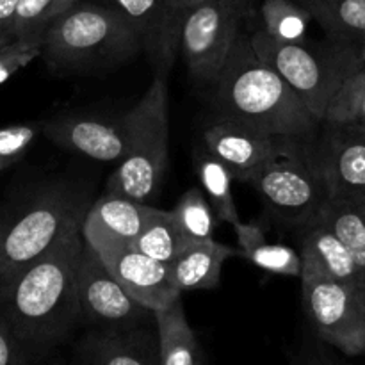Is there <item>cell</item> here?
Instances as JSON below:
<instances>
[{
	"label": "cell",
	"instance_id": "cell-39",
	"mask_svg": "<svg viewBox=\"0 0 365 365\" xmlns=\"http://www.w3.org/2000/svg\"><path fill=\"white\" fill-rule=\"evenodd\" d=\"M239 2H241V4H242V6H245V7H246V6H248V2H250V0H239Z\"/></svg>",
	"mask_w": 365,
	"mask_h": 365
},
{
	"label": "cell",
	"instance_id": "cell-22",
	"mask_svg": "<svg viewBox=\"0 0 365 365\" xmlns=\"http://www.w3.org/2000/svg\"><path fill=\"white\" fill-rule=\"evenodd\" d=\"M331 39L359 46L365 41V0H294Z\"/></svg>",
	"mask_w": 365,
	"mask_h": 365
},
{
	"label": "cell",
	"instance_id": "cell-11",
	"mask_svg": "<svg viewBox=\"0 0 365 365\" xmlns=\"http://www.w3.org/2000/svg\"><path fill=\"white\" fill-rule=\"evenodd\" d=\"M77 296L81 321L95 328H132L155 321V314L125 291L88 242L78 262Z\"/></svg>",
	"mask_w": 365,
	"mask_h": 365
},
{
	"label": "cell",
	"instance_id": "cell-14",
	"mask_svg": "<svg viewBox=\"0 0 365 365\" xmlns=\"http://www.w3.org/2000/svg\"><path fill=\"white\" fill-rule=\"evenodd\" d=\"M278 141L277 135L230 118L214 121L203 134V146L230 170L234 180L248 184Z\"/></svg>",
	"mask_w": 365,
	"mask_h": 365
},
{
	"label": "cell",
	"instance_id": "cell-40",
	"mask_svg": "<svg viewBox=\"0 0 365 365\" xmlns=\"http://www.w3.org/2000/svg\"><path fill=\"white\" fill-rule=\"evenodd\" d=\"M71 365H82L81 362H75V364H71Z\"/></svg>",
	"mask_w": 365,
	"mask_h": 365
},
{
	"label": "cell",
	"instance_id": "cell-21",
	"mask_svg": "<svg viewBox=\"0 0 365 365\" xmlns=\"http://www.w3.org/2000/svg\"><path fill=\"white\" fill-rule=\"evenodd\" d=\"M153 314L159 331L160 365H202L198 339L189 327L182 298Z\"/></svg>",
	"mask_w": 365,
	"mask_h": 365
},
{
	"label": "cell",
	"instance_id": "cell-24",
	"mask_svg": "<svg viewBox=\"0 0 365 365\" xmlns=\"http://www.w3.org/2000/svg\"><path fill=\"white\" fill-rule=\"evenodd\" d=\"M317 216L348 248L365 277V207L364 203L328 198Z\"/></svg>",
	"mask_w": 365,
	"mask_h": 365
},
{
	"label": "cell",
	"instance_id": "cell-20",
	"mask_svg": "<svg viewBox=\"0 0 365 365\" xmlns=\"http://www.w3.org/2000/svg\"><path fill=\"white\" fill-rule=\"evenodd\" d=\"M239 241V255L257 266L282 277L302 278L303 259L302 253L285 245H273L266 239L262 228L255 223H237L234 227Z\"/></svg>",
	"mask_w": 365,
	"mask_h": 365
},
{
	"label": "cell",
	"instance_id": "cell-13",
	"mask_svg": "<svg viewBox=\"0 0 365 365\" xmlns=\"http://www.w3.org/2000/svg\"><path fill=\"white\" fill-rule=\"evenodd\" d=\"M52 143L70 152L81 153L93 160L118 163L127 153L125 120L71 114L43 123V132Z\"/></svg>",
	"mask_w": 365,
	"mask_h": 365
},
{
	"label": "cell",
	"instance_id": "cell-10",
	"mask_svg": "<svg viewBox=\"0 0 365 365\" xmlns=\"http://www.w3.org/2000/svg\"><path fill=\"white\" fill-rule=\"evenodd\" d=\"M82 235L98 253L113 277L143 307L157 312L182 298V292L175 285L170 264L159 262L128 242L118 241L102 232L82 230Z\"/></svg>",
	"mask_w": 365,
	"mask_h": 365
},
{
	"label": "cell",
	"instance_id": "cell-17",
	"mask_svg": "<svg viewBox=\"0 0 365 365\" xmlns=\"http://www.w3.org/2000/svg\"><path fill=\"white\" fill-rule=\"evenodd\" d=\"M302 259L327 277L351 285H365V277L341 239L319 216L303 225Z\"/></svg>",
	"mask_w": 365,
	"mask_h": 365
},
{
	"label": "cell",
	"instance_id": "cell-5",
	"mask_svg": "<svg viewBox=\"0 0 365 365\" xmlns=\"http://www.w3.org/2000/svg\"><path fill=\"white\" fill-rule=\"evenodd\" d=\"M127 127V153L110 175V195L145 203L163 184L168 168V86L166 77L155 75L138 106L123 116Z\"/></svg>",
	"mask_w": 365,
	"mask_h": 365
},
{
	"label": "cell",
	"instance_id": "cell-35",
	"mask_svg": "<svg viewBox=\"0 0 365 365\" xmlns=\"http://www.w3.org/2000/svg\"><path fill=\"white\" fill-rule=\"evenodd\" d=\"M175 2V6L178 7V9H191V7H196V6H200V4H205V2H209V0H173ZM239 2V0H237ZM241 4V2H239Z\"/></svg>",
	"mask_w": 365,
	"mask_h": 365
},
{
	"label": "cell",
	"instance_id": "cell-23",
	"mask_svg": "<svg viewBox=\"0 0 365 365\" xmlns=\"http://www.w3.org/2000/svg\"><path fill=\"white\" fill-rule=\"evenodd\" d=\"M195 168L203 192L209 198L212 209L216 210L220 221L232 225V227L241 223L234 195H232L234 177H232L230 170L216 155H212L205 146H200L198 150H195Z\"/></svg>",
	"mask_w": 365,
	"mask_h": 365
},
{
	"label": "cell",
	"instance_id": "cell-30",
	"mask_svg": "<svg viewBox=\"0 0 365 365\" xmlns=\"http://www.w3.org/2000/svg\"><path fill=\"white\" fill-rule=\"evenodd\" d=\"M39 132H43V123H16L0 128V171L24 159Z\"/></svg>",
	"mask_w": 365,
	"mask_h": 365
},
{
	"label": "cell",
	"instance_id": "cell-12",
	"mask_svg": "<svg viewBox=\"0 0 365 365\" xmlns=\"http://www.w3.org/2000/svg\"><path fill=\"white\" fill-rule=\"evenodd\" d=\"M134 29L143 52L148 56L155 75L168 77L180 52L184 9L173 0H106Z\"/></svg>",
	"mask_w": 365,
	"mask_h": 365
},
{
	"label": "cell",
	"instance_id": "cell-9",
	"mask_svg": "<svg viewBox=\"0 0 365 365\" xmlns=\"http://www.w3.org/2000/svg\"><path fill=\"white\" fill-rule=\"evenodd\" d=\"M245 6L237 0H209L185 9L180 53L198 84H214L223 71L235 41Z\"/></svg>",
	"mask_w": 365,
	"mask_h": 365
},
{
	"label": "cell",
	"instance_id": "cell-41",
	"mask_svg": "<svg viewBox=\"0 0 365 365\" xmlns=\"http://www.w3.org/2000/svg\"><path fill=\"white\" fill-rule=\"evenodd\" d=\"M364 207H365V202H364Z\"/></svg>",
	"mask_w": 365,
	"mask_h": 365
},
{
	"label": "cell",
	"instance_id": "cell-4",
	"mask_svg": "<svg viewBox=\"0 0 365 365\" xmlns=\"http://www.w3.org/2000/svg\"><path fill=\"white\" fill-rule=\"evenodd\" d=\"M86 212L84 200L63 185H48L0 210V278L24 269L82 228Z\"/></svg>",
	"mask_w": 365,
	"mask_h": 365
},
{
	"label": "cell",
	"instance_id": "cell-37",
	"mask_svg": "<svg viewBox=\"0 0 365 365\" xmlns=\"http://www.w3.org/2000/svg\"><path fill=\"white\" fill-rule=\"evenodd\" d=\"M359 57H360V63L365 66V41L359 45Z\"/></svg>",
	"mask_w": 365,
	"mask_h": 365
},
{
	"label": "cell",
	"instance_id": "cell-16",
	"mask_svg": "<svg viewBox=\"0 0 365 365\" xmlns=\"http://www.w3.org/2000/svg\"><path fill=\"white\" fill-rule=\"evenodd\" d=\"M330 127L323 153L321 170L334 200L365 202V130L353 127Z\"/></svg>",
	"mask_w": 365,
	"mask_h": 365
},
{
	"label": "cell",
	"instance_id": "cell-33",
	"mask_svg": "<svg viewBox=\"0 0 365 365\" xmlns=\"http://www.w3.org/2000/svg\"><path fill=\"white\" fill-rule=\"evenodd\" d=\"M291 365H330V351L321 339L305 341L292 355Z\"/></svg>",
	"mask_w": 365,
	"mask_h": 365
},
{
	"label": "cell",
	"instance_id": "cell-32",
	"mask_svg": "<svg viewBox=\"0 0 365 365\" xmlns=\"http://www.w3.org/2000/svg\"><path fill=\"white\" fill-rule=\"evenodd\" d=\"M29 360L31 356L27 349L18 341L6 317L0 314V365H29Z\"/></svg>",
	"mask_w": 365,
	"mask_h": 365
},
{
	"label": "cell",
	"instance_id": "cell-18",
	"mask_svg": "<svg viewBox=\"0 0 365 365\" xmlns=\"http://www.w3.org/2000/svg\"><path fill=\"white\" fill-rule=\"evenodd\" d=\"M237 253L239 252H235L234 248L221 245L217 241L189 245L170 264L175 285L182 294L187 291L216 289L220 285L223 264Z\"/></svg>",
	"mask_w": 365,
	"mask_h": 365
},
{
	"label": "cell",
	"instance_id": "cell-36",
	"mask_svg": "<svg viewBox=\"0 0 365 365\" xmlns=\"http://www.w3.org/2000/svg\"><path fill=\"white\" fill-rule=\"evenodd\" d=\"M330 365H353L348 360H341V356H337L335 353H330Z\"/></svg>",
	"mask_w": 365,
	"mask_h": 365
},
{
	"label": "cell",
	"instance_id": "cell-38",
	"mask_svg": "<svg viewBox=\"0 0 365 365\" xmlns=\"http://www.w3.org/2000/svg\"><path fill=\"white\" fill-rule=\"evenodd\" d=\"M7 43H11V41H6V39H0V48H2L4 45H7Z\"/></svg>",
	"mask_w": 365,
	"mask_h": 365
},
{
	"label": "cell",
	"instance_id": "cell-8",
	"mask_svg": "<svg viewBox=\"0 0 365 365\" xmlns=\"http://www.w3.org/2000/svg\"><path fill=\"white\" fill-rule=\"evenodd\" d=\"M299 280L316 337L346 356L365 355V285L334 280L307 262Z\"/></svg>",
	"mask_w": 365,
	"mask_h": 365
},
{
	"label": "cell",
	"instance_id": "cell-1",
	"mask_svg": "<svg viewBox=\"0 0 365 365\" xmlns=\"http://www.w3.org/2000/svg\"><path fill=\"white\" fill-rule=\"evenodd\" d=\"M84 245L77 228L24 269L0 278V314L29 356L59 344L81 321L77 271Z\"/></svg>",
	"mask_w": 365,
	"mask_h": 365
},
{
	"label": "cell",
	"instance_id": "cell-3",
	"mask_svg": "<svg viewBox=\"0 0 365 365\" xmlns=\"http://www.w3.org/2000/svg\"><path fill=\"white\" fill-rule=\"evenodd\" d=\"M141 50L134 29L109 4L77 2L41 39V57L53 70L118 64Z\"/></svg>",
	"mask_w": 365,
	"mask_h": 365
},
{
	"label": "cell",
	"instance_id": "cell-25",
	"mask_svg": "<svg viewBox=\"0 0 365 365\" xmlns=\"http://www.w3.org/2000/svg\"><path fill=\"white\" fill-rule=\"evenodd\" d=\"M189 245L191 242L182 234L173 212L153 207L148 221L132 246L159 262L171 264Z\"/></svg>",
	"mask_w": 365,
	"mask_h": 365
},
{
	"label": "cell",
	"instance_id": "cell-2",
	"mask_svg": "<svg viewBox=\"0 0 365 365\" xmlns=\"http://www.w3.org/2000/svg\"><path fill=\"white\" fill-rule=\"evenodd\" d=\"M214 96L223 118L277 138L298 139L321 125L291 86L257 56L250 36L245 34H239L214 82Z\"/></svg>",
	"mask_w": 365,
	"mask_h": 365
},
{
	"label": "cell",
	"instance_id": "cell-28",
	"mask_svg": "<svg viewBox=\"0 0 365 365\" xmlns=\"http://www.w3.org/2000/svg\"><path fill=\"white\" fill-rule=\"evenodd\" d=\"M171 212H173L182 234L191 245L214 241L220 217L209 203L203 189L191 187L189 191H185Z\"/></svg>",
	"mask_w": 365,
	"mask_h": 365
},
{
	"label": "cell",
	"instance_id": "cell-19",
	"mask_svg": "<svg viewBox=\"0 0 365 365\" xmlns=\"http://www.w3.org/2000/svg\"><path fill=\"white\" fill-rule=\"evenodd\" d=\"M152 210L153 207L141 202L107 192L88 209L82 230L102 232L118 241L134 245Z\"/></svg>",
	"mask_w": 365,
	"mask_h": 365
},
{
	"label": "cell",
	"instance_id": "cell-15",
	"mask_svg": "<svg viewBox=\"0 0 365 365\" xmlns=\"http://www.w3.org/2000/svg\"><path fill=\"white\" fill-rule=\"evenodd\" d=\"M82 365H160L157 323L132 328H95L75 348Z\"/></svg>",
	"mask_w": 365,
	"mask_h": 365
},
{
	"label": "cell",
	"instance_id": "cell-29",
	"mask_svg": "<svg viewBox=\"0 0 365 365\" xmlns=\"http://www.w3.org/2000/svg\"><path fill=\"white\" fill-rule=\"evenodd\" d=\"M81 0H20L13 25V41L39 43L46 29Z\"/></svg>",
	"mask_w": 365,
	"mask_h": 365
},
{
	"label": "cell",
	"instance_id": "cell-7",
	"mask_svg": "<svg viewBox=\"0 0 365 365\" xmlns=\"http://www.w3.org/2000/svg\"><path fill=\"white\" fill-rule=\"evenodd\" d=\"M250 184L280 220L299 227L314 220L330 198L321 164L307 159L292 138H280Z\"/></svg>",
	"mask_w": 365,
	"mask_h": 365
},
{
	"label": "cell",
	"instance_id": "cell-34",
	"mask_svg": "<svg viewBox=\"0 0 365 365\" xmlns=\"http://www.w3.org/2000/svg\"><path fill=\"white\" fill-rule=\"evenodd\" d=\"M20 0H0V39L13 41V25Z\"/></svg>",
	"mask_w": 365,
	"mask_h": 365
},
{
	"label": "cell",
	"instance_id": "cell-26",
	"mask_svg": "<svg viewBox=\"0 0 365 365\" xmlns=\"http://www.w3.org/2000/svg\"><path fill=\"white\" fill-rule=\"evenodd\" d=\"M323 123L365 130V66L355 64L330 100Z\"/></svg>",
	"mask_w": 365,
	"mask_h": 365
},
{
	"label": "cell",
	"instance_id": "cell-31",
	"mask_svg": "<svg viewBox=\"0 0 365 365\" xmlns=\"http://www.w3.org/2000/svg\"><path fill=\"white\" fill-rule=\"evenodd\" d=\"M39 56H41L39 43L14 39V41L4 45L0 48V84L9 81L16 71H20Z\"/></svg>",
	"mask_w": 365,
	"mask_h": 365
},
{
	"label": "cell",
	"instance_id": "cell-6",
	"mask_svg": "<svg viewBox=\"0 0 365 365\" xmlns=\"http://www.w3.org/2000/svg\"><path fill=\"white\" fill-rule=\"evenodd\" d=\"M250 41L257 56L291 86L321 123L342 78L360 63L359 46L348 43H339V50L330 56H317L307 45L274 41L262 29L250 36Z\"/></svg>",
	"mask_w": 365,
	"mask_h": 365
},
{
	"label": "cell",
	"instance_id": "cell-27",
	"mask_svg": "<svg viewBox=\"0 0 365 365\" xmlns=\"http://www.w3.org/2000/svg\"><path fill=\"white\" fill-rule=\"evenodd\" d=\"M262 31L271 39L289 45H307L312 16L294 0H264Z\"/></svg>",
	"mask_w": 365,
	"mask_h": 365
}]
</instances>
